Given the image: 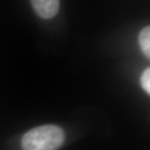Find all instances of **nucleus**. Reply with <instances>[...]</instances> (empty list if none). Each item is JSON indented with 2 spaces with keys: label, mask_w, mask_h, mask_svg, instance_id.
<instances>
[{
  "label": "nucleus",
  "mask_w": 150,
  "mask_h": 150,
  "mask_svg": "<svg viewBox=\"0 0 150 150\" xmlns=\"http://www.w3.org/2000/svg\"><path fill=\"white\" fill-rule=\"evenodd\" d=\"M64 141L63 129L48 124L30 129L23 136L21 145L23 150H57Z\"/></svg>",
  "instance_id": "1"
},
{
  "label": "nucleus",
  "mask_w": 150,
  "mask_h": 150,
  "mask_svg": "<svg viewBox=\"0 0 150 150\" xmlns=\"http://www.w3.org/2000/svg\"><path fill=\"white\" fill-rule=\"evenodd\" d=\"M31 4L38 16L48 19L59 13L60 0H31Z\"/></svg>",
  "instance_id": "2"
},
{
  "label": "nucleus",
  "mask_w": 150,
  "mask_h": 150,
  "mask_svg": "<svg viewBox=\"0 0 150 150\" xmlns=\"http://www.w3.org/2000/svg\"><path fill=\"white\" fill-rule=\"evenodd\" d=\"M139 43L140 48L142 49L144 55L149 59L150 58V28L149 26L144 28L139 35Z\"/></svg>",
  "instance_id": "3"
},
{
  "label": "nucleus",
  "mask_w": 150,
  "mask_h": 150,
  "mask_svg": "<svg viewBox=\"0 0 150 150\" xmlns=\"http://www.w3.org/2000/svg\"><path fill=\"white\" fill-rule=\"evenodd\" d=\"M141 85L147 93H150V69L148 68L144 70L141 76Z\"/></svg>",
  "instance_id": "4"
}]
</instances>
